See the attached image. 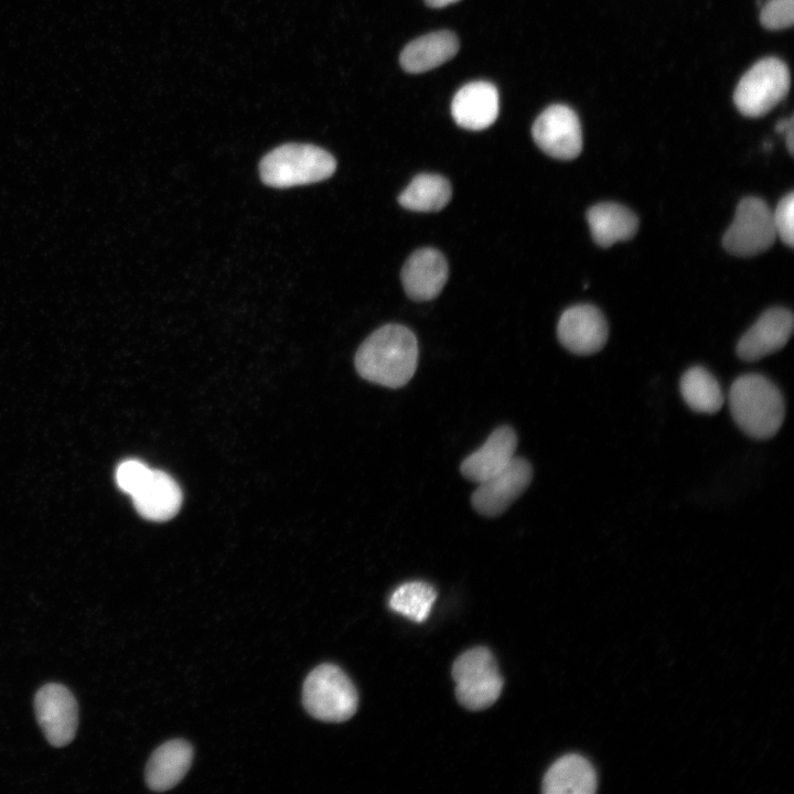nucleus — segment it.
Returning <instances> with one entry per match:
<instances>
[{"label":"nucleus","mask_w":794,"mask_h":794,"mask_svg":"<svg viewBox=\"0 0 794 794\" xmlns=\"http://www.w3.org/2000/svg\"><path fill=\"white\" fill-rule=\"evenodd\" d=\"M305 710L315 719L342 722L357 709V691L347 675L333 664L315 667L305 678L302 691Z\"/></svg>","instance_id":"nucleus-4"},{"label":"nucleus","mask_w":794,"mask_h":794,"mask_svg":"<svg viewBox=\"0 0 794 794\" xmlns=\"http://www.w3.org/2000/svg\"><path fill=\"white\" fill-rule=\"evenodd\" d=\"M784 132H785V135H786V143H787V147H788V151L792 153V152H793V148H794V147H793V143H794L793 133H794V132H793V118H792V117L790 118L788 125H787V127L785 128Z\"/></svg>","instance_id":"nucleus-27"},{"label":"nucleus","mask_w":794,"mask_h":794,"mask_svg":"<svg viewBox=\"0 0 794 794\" xmlns=\"http://www.w3.org/2000/svg\"><path fill=\"white\" fill-rule=\"evenodd\" d=\"M39 725L46 740L54 747H64L75 737L78 725L77 702L63 685L42 686L34 698Z\"/></svg>","instance_id":"nucleus-9"},{"label":"nucleus","mask_w":794,"mask_h":794,"mask_svg":"<svg viewBox=\"0 0 794 794\" xmlns=\"http://www.w3.org/2000/svg\"><path fill=\"white\" fill-rule=\"evenodd\" d=\"M449 275L444 256L433 248L414 251L401 269V283L409 298L426 301L436 298Z\"/></svg>","instance_id":"nucleus-13"},{"label":"nucleus","mask_w":794,"mask_h":794,"mask_svg":"<svg viewBox=\"0 0 794 794\" xmlns=\"http://www.w3.org/2000/svg\"><path fill=\"white\" fill-rule=\"evenodd\" d=\"M597 774L592 764L575 753L556 760L543 780L546 794H592L597 788Z\"/></svg>","instance_id":"nucleus-19"},{"label":"nucleus","mask_w":794,"mask_h":794,"mask_svg":"<svg viewBox=\"0 0 794 794\" xmlns=\"http://www.w3.org/2000/svg\"><path fill=\"white\" fill-rule=\"evenodd\" d=\"M532 136L545 153L559 160L575 159L582 148L579 118L566 105L547 107L534 121Z\"/></svg>","instance_id":"nucleus-8"},{"label":"nucleus","mask_w":794,"mask_h":794,"mask_svg":"<svg viewBox=\"0 0 794 794\" xmlns=\"http://www.w3.org/2000/svg\"><path fill=\"white\" fill-rule=\"evenodd\" d=\"M151 471V468L139 460H126L116 470L117 485L121 491L132 496L146 483Z\"/></svg>","instance_id":"nucleus-24"},{"label":"nucleus","mask_w":794,"mask_h":794,"mask_svg":"<svg viewBox=\"0 0 794 794\" xmlns=\"http://www.w3.org/2000/svg\"><path fill=\"white\" fill-rule=\"evenodd\" d=\"M458 1L460 0H425L426 4L431 8H443Z\"/></svg>","instance_id":"nucleus-28"},{"label":"nucleus","mask_w":794,"mask_h":794,"mask_svg":"<svg viewBox=\"0 0 794 794\" xmlns=\"http://www.w3.org/2000/svg\"><path fill=\"white\" fill-rule=\"evenodd\" d=\"M452 677L458 701L470 710H482L493 705L504 684L495 658L482 646L464 652L454 661Z\"/></svg>","instance_id":"nucleus-5"},{"label":"nucleus","mask_w":794,"mask_h":794,"mask_svg":"<svg viewBox=\"0 0 794 794\" xmlns=\"http://www.w3.org/2000/svg\"><path fill=\"white\" fill-rule=\"evenodd\" d=\"M133 506L146 519L163 522L172 518L182 504V491L168 473L153 470L132 496Z\"/></svg>","instance_id":"nucleus-16"},{"label":"nucleus","mask_w":794,"mask_h":794,"mask_svg":"<svg viewBox=\"0 0 794 794\" xmlns=\"http://www.w3.org/2000/svg\"><path fill=\"white\" fill-rule=\"evenodd\" d=\"M459 46V40L453 32H431L409 42L401 51L399 62L407 73H425L452 58Z\"/></svg>","instance_id":"nucleus-17"},{"label":"nucleus","mask_w":794,"mask_h":794,"mask_svg":"<svg viewBox=\"0 0 794 794\" xmlns=\"http://www.w3.org/2000/svg\"><path fill=\"white\" fill-rule=\"evenodd\" d=\"M193 758L191 744L184 740H171L160 745L150 757L146 768L147 785L155 792L175 786L187 772Z\"/></svg>","instance_id":"nucleus-18"},{"label":"nucleus","mask_w":794,"mask_h":794,"mask_svg":"<svg viewBox=\"0 0 794 794\" xmlns=\"http://www.w3.org/2000/svg\"><path fill=\"white\" fill-rule=\"evenodd\" d=\"M517 436L509 426L496 428L460 465L462 475L480 483L502 471L514 458Z\"/></svg>","instance_id":"nucleus-15"},{"label":"nucleus","mask_w":794,"mask_h":794,"mask_svg":"<svg viewBox=\"0 0 794 794\" xmlns=\"http://www.w3.org/2000/svg\"><path fill=\"white\" fill-rule=\"evenodd\" d=\"M437 598L436 589L423 581H410L400 584L389 598L393 611L421 623L429 616Z\"/></svg>","instance_id":"nucleus-23"},{"label":"nucleus","mask_w":794,"mask_h":794,"mask_svg":"<svg viewBox=\"0 0 794 794\" xmlns=\"http://www.w3.org/2000/svg\"><path fill=\"white\" fill-rule=\"evenodd\" d=\"M557 335L568 351L589 355L604 346L608 340V325L603 314L596 307L578 304L561 314Z\"/></svg>","instance_id":"nucleus-11"},{"label":"nucleus","mask_w":794,"mask_h":794,"mask_svg":"<svg viewBox=\"0 0 794 794\" xmlns=\"http://www.w3.org/2000/svg\"><path fill=\"white\" fill-rule=\"evenodd\" d=\"M794 0H768L760 12L761 24L769 30H782L794 22Z\"/></svg>","instance_id":"nucleus-25"},{"label":"nucleus","mask_w":794,"mask_h":794,"mask_svg":"<svg viewBox=\"0 0 794 794\" xmlns=\"http://www.w3.org/2000/svg\"><path fill=\"white\" fill-rule=\"evenodd\" d=\"M532 478L530 463L514 457L502 471L479 483L471 496L473 508L487 517L501 515L528 487Z\"/></svg>","instance_id":"nucleus-10"},{"label":"nucleus","mask_w":794,"mask_h":794,"mask_svg":"<svg viewBox=\"0 0 794 794\" xmlns=\"http://www.w3.org/2000/svg\"><path fill=\"white\" fill-rule=\"evenodd\" d=\"M790 72L776 57L758 61L739 81L733 101L747 117H761L776 106L788 93Z\"/></svg>","instance_id":"nucleus-6"},{"label":"nucleus","mask_w":794,"mask_h":794,"mask_svg":"<svg viewBox=\"0 0 794 794\" xmlns=\"http://www.w3.org/2000/svg\"><path fill=\"white\" fill-rule=\"evenodd\" d=\"M451 198L449 181L439 174L422 173L415 176L398 197L399 204L410 211L434 212L443 208Z\"/></svg>","instance_id":"nucleus-21"},{"label":"nucleus","mask_w":794,"mask_h":794,"mask_svg":"<svg viewBox=\"0 0 794 794\" xmlns=\"http://www.w3.org/2000/svg\"><path fill=\"white\" fill-rule=\"evenodd\" d=\"M728 400L733 420L752 438H771L783 423V395L771 379L761 374H744L736 378Z\"/></svg>","instance_id":"nucleus-2"},{"label":"nucleus","mask_w":794,"mask_h":794,"mask_svg":"<svg viewBox=\"0 0 794 794\" xmlns=\"http://www.w3.org/2000/svg\"><path fill=\"white\" fill-rule=\"evenodd\" d=\"M773 224L779 237L790 247L794 242V195L792 192L784 195L772 211Z\"/></svg>","instance_id":"nucleus-26"},{"label":"nucleus","mask_w":794,"mask_h":794,"mask_svg":"<svg viewBox=\"0 0 794 794\" xmlns=\"http://www.w3.org/2000/svg\"><path fill=\"white\" fill-rule=\"evenodd\" d=\"M680 393L686 404L697 412L715 414L723 404L719 382L701 366H693L683 374Z\"/></svg>","instance_id":"nucleus-22"},{"label":"nucleus","mask_w":794,"mask_h":794,"mask_svg":"<svg viewBox=\"0 0 794 794\" xmlns=\"http://www.w3.org/2000/svg\"><path fill=\"white\" fill-rule=\"evenodd\" d=\"M587 221L594 242L609 247L634 236L637 217L627 207L616 203H600L587 213Z\"/></svg>","instance_id":"nucleus-20"},{"label":"nucleus","mask_w":794,"mask_h":794,"mask_svg":"<svg viewBox=\"0 0 794 794\" xmlns=\"http://www.w3.org/2000/svg\"><path fill=\"white\" fill-rule=\"evenodd\" d=\"M776 238L772 211L759 197L743 198L723 235L725 248L736 256H754L769 249Z\"/></svg>","instance_id":"nucleus-7"},{"label":"nucleus","mask_w":794,"mask_h":794,"mask_svg":"<svg viewBox=\"0 0 794 794\" xmlns=\"http://www.w3.org/2000/svg\"><path fill=\"white\" fill-rule=\"evenodd\" d=\"M792 331V313L783 308L770 309L740 337L737 354L747 362L760 360L782 348Z\"/></svg>","instance_id":"nucleus-12"},{"label":"nucleus","mask_w":794,"mask_h":794,"mask_svg":"<svg viewBox=\"0 0 794 794\" xmlns=\"http://www.w3.org/2000/svg\"><path fill=\"white\" fill-rule=\"evenodd\" d=\"M335 168L334 158L320 147L286 143L264 157L259 172L264 183L283 189L325 180Z\"/></svg>","instance_id":"nucleus-3"},{"label":"nucleus","mask_w":794,"mask_h":794,"mask_svg":"<svg viewBox=\"0 0 794 794\" xmlns=\"http://www.w3.org/2000/svg\"><path fill=\"white\" fill-rule=\"evenodd\" d=\"M500 98L496 87L484 81L462 86L453 96L451 114L455 124L468 130H483L497 118Z\"/></svg>","instance_id":"nucleus-14"},{"label":"nucleus","mask_w":794,"mask_h":794,"mask_svg":"<svg viewBox=\"0 0 794 794\" xmlns=\"http://www.w3.org/2000/svg\"><path fill=\"white\" fill-rule=\"evenodd\" d=\"M417 363V339L400 324H386L374 331L355 355L356 371L364 379L389 388L406 385Z\"/></svg>","instance_id":"nucleus-1"}]
</instances>
